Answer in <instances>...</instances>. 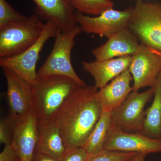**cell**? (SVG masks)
Segmentation results:
<instances>
[{
    "label": "cell",
    "mask_w": 161,
    "mask_h": 161,
    "mask_svg": "<svg viewBox=\"0 0 161 161\" xmlns=\"http://www.w3.org/2000/svg\"><path fill=\"white\" fill-rule=\"evenodd\" d=\"M95 86H80L67 98L55 115L67 150L82 147L98 122L103 108Z\"/></svg>",
    "instance_id": "1"
},
{
    "label": "cell",
    "mask_w": 161,
    "mask_h": 161,
    "mask_svg": "<svg viewBox=\"0 0 161 161\" xmlns=\"http://www.w3.org/2000/svg\"><path fill=\"white\" fill-rule=\"evenodd\" d=\"M137 153L103 150L90 156L87 161H129Z\"/></svg>",
    "instance_id": "22"
},
{
    "label": "cell",
    "mask_w": 161,
    "mask_h": 161,
    "mask_svg": "<svg viewBox=\"0 0 161 161\" xmlns=\"http://www.w3.org/2000/svg\"><path fill=\"white\" fill-rule=\"evenodd\" d=\"M133 78L129 69L98 90V97L103 111L111 112L121 105L132 92Z\"/></svg>",
    "instance_id": "16"
},
{
    "label": "cell",
    "mask_w": 161,
    "mask_h": 161,
    "mask_svg": "<svg viewBox=\"0 0 161 161\" xmlns=\"http://www.w3.org/2000/svg\"><path fill=\"white\" fill-rule=\"evenodd\" d=\"M38 139V123L34 112L16 119L12 145L22 161H32Z\"/></svg>",
    "instance_id": "12"
},
{
    "label": "cell",
    "mask_w": 161,
    "mask_h": 161,
    "mask_svg": "<svg viewBox=\"0 0 161 161\" xmlns=\"http://www.w3.org/2000/svg\"><path fill=\"white\" fill-rule=\"evenodd\" d=\"M16 119L11 115L0 121V143L4 145L12 144Z\"/></svg>",
    "instance_id": "23"
},
{
    "label": "cell",
    "mask_w": 161,
    "mask_h": 161,
    "mask_svg": "<svg viewBox=\"0 0 161 161\" xmlns=\"http://www.w3.org/2000/svg\"><path fill=\"white\" fill-rule=\"evenodd\" d=\"M28 18L14 9L6 0H0V29Z\"/></svg>",
    "instance_id": "21"
},
{
    "label": "cell",
    "mask_w": 161,
    "mask_h": 161,
    "mask_svg": "<svg viewBox=\"0 0 161 161\" xmlns=\"http://www.w3.org/2000/svg\"><path fill=\"white\" fill-rule=\"evenodd\" d=\"M74 9L84 14L98 16L107 9L113 8L111 0H68Z\"/></svg>",
    "instance_id": "20"
},
{
    "label": "cell",
    "mask_w": 161,
    "mask_h": 161,
    "mask_svg": "<svg viewBox=\"0 0 161 161\" xmlns=\"http://www.w3.org/2000/svg\"><path fill=\"white\" fill-rule=\"evenodd\" d=\"M152 104L145 111L141 134L151 138L161 139V72L155 86Z\"/></svg>",
    "instance_id": "18"
},
{
    "label": "cell",
    "mask_w": 161,
    "mask_h": 161,
    "mask_svg": "<svg viewBox=\"0 0 161 161\" xmlns=\"http://www.w3.org/2000/svg\"><path fill=\"white\" fill-rule=\"evenodd\" d=\"M128 28L140 43L161 55V4L137 0Z\"/></svg>",
    "instance_id": "4"
},
{
    "label": "cell",
    "mask_w": 161,
    "mask_h": 161,
    "mask_svg": "<svg viewBox=\"0 0 161 161\" xmlns=\"http://www.w3.org/2000/svg\"><path fill=\"white\" fill-rule=\"evenodd\" d=\"M21 160L19 153L11 144L5 145L2 152L0 153V161H20Z\"/></svg>",
    "instance_id": "25"
},
{
    "label": "cell",
    "mask_w": 161,
    "mask_h": 161,
    "mask_svg": "<svg viewBox=\"0 0 161 161\" xmlns=\"http://www.w3.org/2000/svg\"><path fill=\"white\" fill-rule=\"evenodd\" d=\"M75 80L63 76L38 78L32 85V111L38 124L49 123L71 94L79 86Z\"/></svg>",
    "instance_id": "2"
},
{
    "label": "cell",
    "mask_w": 161,
    "mask_h": 161,
    "mask_svg": "<svg viewBox=\"0 0 161 161\" xmlns=\"http://www.w3.org/2000/svg\"><path fill=\"white\" fill-rule=\"evenodd\" d=\"M81 31L78 25L67 31L59 29L50 54L37 72V78L60 75L71 78L82 86H86L75 72L71 59L75 38Z\"/></svg>",
    "instance_id": "3"
},
{
    "label": "cell",
    "mask_w": 161,
    "mask_h": 161,
    "mask_svg": "<svg viewBox=\"0 0 161 161\" xmlns=\"http://www.w3.org/2000/svg\"><path fill=\"white\" fill-rule=\"evenodd\" d=\"M36 14L43 21H52L62 31L78 25L75 9L68 0H33Z\"/></svg>",
    "instance_id": "13"
},
{
    "label": "cell",
    "mask_w": 161,
    "mask_h": 161,
    "mask_svg": "<svg viewBox=\"0 0 161 161\" xmlns=\"http://www.w3.org/2000/svg\"><path fill=\"white\" fill-rule=\"evenodd\" d=\"M103 150L147 155L161 152V139L151 138L137 132L128 133L112 126Z\"/></svg>",
    "instance_id": "10"
},
{
    "label": "cell",
    "mask_w": 161,
    "mask_h": 161,
    "mask_svg": "<svg viewBox=\"0 0 161 161\" xmlns=\"http://www.w3.org/2000/svg\"><path fill=\"white\" fill-rule=\"evenodd\" d=\"M3 73L7 82V96L12 116L17 119L32 111V85L6 67Z\"/></svg>",
    "instance_id": "11"
},
{
    "label": "cell",
    "mask_w": 161,
    "mask_h": 161,
    "mask_svg": "<svg viewBox=\"0 0 161 161\" xmlns=\"http://www.w3.org/2000/svg\"><path fill=\"white\" fill-rule=\"evenodd\" d=\"M131 60L132 56H128L101 61H83L81 64L94 78V86L99 90L128 69Z\"/></svg>",
    "instance_id": "15"
},
{
    "label": "cell",
    "mask_w": 161,
    "mask_h": 161,
    "mask_svg": "<svg viewBox=\"0 0 161 161\" xmlns=\"http://www.w3.org/2000/svg\"><path fill=\"white\" fill-rule=\"evenodd\" d=\"M90 156L82 147H76L67 150L59 161H87Z\"/></svg>",
    "instance_id": "24"
},
{
    "label": "cell",
    "mask_w": 161,
    "mask_h": 161,
    "mask_svg": "<svg viewBox=\"0 0 161 161\" xmlns=\"http://www.w3.org/2000/svg\"><path fill=\"white\" fill-rule=\"evenodd\" d=\"M129 69L133 78L132 92H138L142 88L154 87L161 72V56L140 43L132 56Z\"/></svg>",
    "instance_id": "9"
},
{
    "label": "cell",
    "mask_w": 161,
    "mask_h": 161,
    "mask_svg": "<svg viewBox=\"0 0 161 161\" xmlns=\"http://www.w3.org/2000/svg\"><path fill=\"white\" fill-rule=\"evenodd\" d=\"M60 29L52 21L45 23L44 30L37 41L22 53L9 58H0V65L11 70L33 85L37 79L36 64L40 52L46 42L55 38Z\"/></svg>",
    "instance_id": "6"
},
{
    "label": "cell",
    "mask_w": 161,
    "mask_h": 161,
    "mask_svg": "<svg viewBox=\"0 0 161 161\" xmlns=\"http://www.w3.org/2000/svg\"><path fill=\"white\" fill-rule=\"evenodd\" d=\"M32 161H59V159L42 153L37 151H35L34 155Z\"/></svg>",
    "instance_id": "26"
},
{
    "label": "cell",
    "mask_w": 161,
    "mask_h": 161,
    "mask_svg": "<svg viewBox=\"0 0 161 161\" xmlns=\"http://www.w3.org/2000/svg\"><path fill=\"white\" fill-rule=\"evenodd\" d=\"M22 161V160H21V161Z\"/></svg>",
    "instance_id": "28"
},
{
    "label": "cell",
    "mask_w": 161,
    "mask_h": 161,
    "mask_svg": "<svg viewBox=\"0 0 161 161\" xmlns=\"http://www.w3.org/2000/svg\"><path fill=\"white\" fill-rule=\"evenodd\" d=\"M108 38L105 43L92 50L95 60L101 61L132 56L140 43L129 28L122 30Z\"/></svg>",
    "instance_id": "14"
},
{
    "label": "cell",
    "mask_w": 161,
    "mask_h": 161,
    "mask_svg": "<svg viewBox=\"0 0 161 161\" xmlns=\"http://www.w3.org/2000/svg\"><path fill=\"white\" fill-rule=\"evenodd\" d=\"M67 150L60 129L54 122L38 124L36 151L60 158Z\"/></svg>",
    "instance_id": "17"
},
{
    "label": "cell",
    "mask_w": 161,
    "mask_h": 161,
    "mask_svg": "<svg viewBox=\"0 0 161 161\" xmlns=\"http://www.w3.org/2000/svg\"><path fill=\"white\" fill-rule=\"evenodd\" d=\"M112 126L111 112L103 111L99 120L82 147L89 155L96 154L103 150L108 133Z\"/></svg>",
    "instance_id": "19"
},
{
    "label": "cell",
    "mask_w": 161,
    "mask_h": 161,
    "mask_svg": "<svg viewBox=\"0 0 161 161\" xmlns=\"http://www.w3.org/2000/svg\"><path fill=\"white\" fill-rule=\"evenodd\" d=\"M155 87L139 93L132 92L121 105L111 112L112 126L125 132L141 133L145 117V106L153 96Z\"/></svg>",
    "instance_id": "7"
},
{
    "label": "cell",
    "mask_w": 161,
    "mask_h": 161,
    "mask_svg": "<svg viewBox=\"0 0 161 161\" xmlns=\"http://www.w3.org/2000/svg\"><path fill=\"white\" fill-rule=\"evenodd\" d=\"M147 155L144 153H137L129 161H145Z\"/></svg>",
    "instance_id": "27"
},
{
    "label": "cell",
    "mask_w": 161,
    "mask_h": 161,
    "mask_svg": "<svg viewBox=\"0 0 161 161\" xmlns=\"http://www.w3.org/2000/svg\"><path fill=\"white\" fill-rule=\"evenodd\" d=\"M132 12V7L121 11L111 8L95 17L79 12L76 13V16L81 31L108 38L122 30L128 28Z\"/></svg>",
    "instance_id": "8"
},
{
    "label": "cell",
    "mask_w": 161,
    "mask_h": 161,
    "mask_svg": "<svg viewBox=\"0 0 161 161\" xmlns=\"http://www.w3.org/2000/svg\"><path fill=\"white\" fill-rule=\"evenodd\" d=\"M45 26L37 15L33 14L0 29V58H11L26 51L37 41Z\"/></svg>",
    "instance_id": "5"
}]
</instances>
